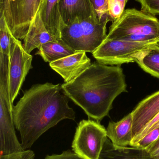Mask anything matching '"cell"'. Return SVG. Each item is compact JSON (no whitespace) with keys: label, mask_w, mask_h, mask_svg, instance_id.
Masks as SVG:
<instances>
[{"label":"cell","mask_w":159,"mask_h":159,"mask_svg":"<svg viewBox=\"0 0 159 159\" xmlns=\"http://www.w3.org/2000/svg\"><path fill=\"white\" fill-rule=\"evenodd\" d=\"M44 0H8L0 9L13 36L24 40Z\"/></svg>","instance_id":"52a82bcc"},{"label":"cell","mask_w":159,"mask_h":159,"mask_svg":"<svg viewBox=\"0 0 159 159\" xmlns=\"http://www.w3.org/2000/svg\"><path fill=\"white\" fill-rule=\"evenodd\" d=\"M119 1L124 7H126V4H127V2H128V0H118Z\"/></svg>","instance_id":"f546056e"},{"label":"cell","mask_w":159,"mask_h":159,"mask_svg":"<svg viewBox=\"0 0 159 159\" xmlns=\"http://www.w3.org/2000/svg\"><path fill=\"white\" fill-rule=\"evenodd\" d=\"M69 101L60 84H35L25 92L13 109L15 127L20 134L24 150L30 148L43 134L62 120H75Z\"/></svg>","instance_id":"6da1fadb"},{"label":"cell","mask_w":159,"mask_h":159,"mask_svg":"<svg viewBox=\"0 0 159 159\" xmlns=\"http://www.w3.org/2000/svg\"><path fill=\"white\" fill-rule=\"evenodd\" d=\"M32 57L27 53L19 40L13 35L11 38L8 70V85L13 103L32 66Z\"/></svg>","instance_id":"ba28073f"},{"label":"cell","mask_w":159,"mask_h":159,"mask_svg":"<svg viewBox=\"0 0 159 159\" xmlns=\"http://www.w3.org/2000/svg\"><path fill=\"white\" fill-rule=\"evenodd\" d=\"M61 39L77 51L93 53L107 37L106 25L96 16L79 20L70 24L60 21Z\"/></svg>","instance_id":"277c9868"},{"label":"cell","mask_w":159,"mask_h":159,"mask_svg":"<svg viewBox=\"0 0 159 159\" xmlns=\"http://www.w3.org/2000/svg\"><path fill=\"white\" fill-rule=\"evenodd\" d=\"M132 127L130 113L117 122H109L106 129L107 137L115 147L130 146L133 138Z\"/></svg>","instance_id":"4fadbf2b"},{"label":"cell","mask_w":159,"mask_h":159,"mask_svg":"<svg viewBox=\"0 0 159 159\" xmlns=\"http://www.w3.org/2000/svg\"><path fill=\"white\" fill-rule=\"evenodd\" d=\"M106 39L159 42V20L142 10L128 8L112 22Z\"/></svg>","instance_id":"3957f363"},{"label":"cell","mask_w":159,"mask_h":159,"mask_svg":"<svg viewBox=\"0 0 159 159\" xmlns=\"http://www.w3.org/2000/svg\"><path fill=\"white\" fill-rule=\"evenodd\" d=\"M159 47V42H138L107 39L92 53L98 62L120 65L136 61L145 51Z\"/></svg>","instance_id":"5b68a950"},{"label":"cell","mask_w":159,"mask_h":159,"mask_svg":"<svg viewBox=\"0 0 159 159\" xmlns=\"http://www.w3.org/2000/svg\"><path fill=\"white\" fill-rule=\"evenodd\" d=\"M127 87L120 65L108 66L98 61L76 79L62 85L69 99L89 118L100 122L109 115L115 98L127 92Z\"/></svg>","instance_id":"7a4b0ae2"},{"label":"cell","mask_w":159,"mask_h":159,"mask_svg":"<svg viewBox=\"0 0 159 159\" xmlns=\"http://www.w3.org/2000/svg\"><path fill=\"white\" fill-rule=\"evenodd\" d=\"M159 137V128L154 129L144 136L140 141L133 146V147L146 149L148 146L156 142Z\"/></svg>","instance_id":"7402d4cb"},{"label":"cell","mask_w":159,"mask_h":159,"mask_svg":"<svg viewBox=\"0 0 159 159\" xmlns=\"http://www.w3.org/2000/svg\"><path fill=\"white\" fill-rule=\"evenodd\" d=\"M44 159H84L79 155L70 150L63 151L61 154L48 155Z\"/></svg>","instance_id":"484cf974"},{"label":"cell","mask_w":159,"mask_h":159,"mask_svg":"<svg viewBox=\"0 0 159 159\" xmlns=\"http://www.w3.org/2000/svg\"><path fill=\"white\" fill-rule=\"evenodd\" d=\"M59 11L61 21L67 25L96 16L90 0H61Z\"/></svg>","instance_id":"7c38bea8"},{"label":"cell","mask_w":159,"mask_h":159,"mask_svg":"<svg viewBox=\"0 0 159 159\" xmlns=\"http://www.w3.org/2000/svg\"><path fill=\"white\" fill-rule=\"evenodd\" d=\"M108 8L109 17L112 22H115L119 19L125 10V7L118 0H109Z\"/></svg>","instance_id":"44dd1931"},{"label":"cell","mask_w":159,"mask_h":159,"mask_svg":"<svg viewBox=\"0 0 159 159\" xmlns=\"http://www.w3.org/2000/svg\"><path fill=\"white\" fill-rule=\"evenodd\" d=\"M38 49L35 55H39L45 62L49 63L78 52L70 47L61 39L43 44Z\"/></svg>","instance_id":"e0dca14e"},{"label":"cell","mask_w":159,"mask_h":159,"mask_svg":"<svg viewBox=\"0 0 159 159\" xmlns=\"http://www.w3.org/2000/svg\"><path fill=\"white\" fill-rule=\"evenodd\" d=\"M91 64L86 52L78 51L51 62L49 66L62 76L65 83H68L78 77Z\"/></svg>","instance_id":"30bf717a"},{"label":"cell","mask_w":159,"mask_h":159,"mask_svg":"<svg viewBox=\"0 0 159 159\" xmlns=\"http://www.w3.org/2000/svg\"><path fill=\"white\" fill-rule=\"evenodd\" d=\"M13 35L7 23L3 14L0 17V53L9 56L11 36Z\"/></svg>","instance_id":"d6986e66"},{"label":"cell","mask_w":159,"mask_h":159,"mask_svg":"<svg viewBox=\"0 0 159 159\" xmlns=\"http://www.w3.org/2000/svg\"><path fill=\"white\" fill-rule=\"evenodd\" d=\"M51 42L57 41L45 26L39 11L33 20L24 39L23 48L27 53L30 54L32 50L38 48L41 45Z\"/></svg>","instance_id":"5bb4252c"},{"label":"cell","mask_w":159,"mask_h":159,"mask_svg":"<svg viewBox=\"0 0 159 159\" xmlns=\"http://www.w3.org/2000/svg\"><path fill=\"white\" fill-rule=\"evenodd\" d=\"M8 0H0V9L2 8Z\"/></svg>","instance_id":"83f0119b"},{"label":"cell","mask_w":159,"mask_h":159,"mask_svg":"<svg viewBox=\"0 0 159 159\" xmlns=\"http://www.w3.org/2000/svg\"><path fill=\"white\" fill-rule=\"evenodd\" d=\"M107 138L106 129L100 122L83 120L76 130L72 151L84 159H99Z\"/></svg>","instance_id":"8992f818"},{"label":"cell","mask_w":159,"mask_h":159,"mask_svg":"<svg viewBox=\"0 0 159 159\" xmlns=\"http://www.w3.org/2000/svg\"><path fill=\"white\" fill-rule=\"evenodd\" d=\"M141 6V10L153 16H159V0H135Z\"/></svg>","instance_id":"603a6c76"},{"label":"cell","mask_w":159,"mask_h":159,"mask_svg":"<svg viewBox=\"0 0 159 159\" xmlns=\"http://www.w3.org/2000/svg\"><path fill=\"white\" fill-rule=\"evenodd\" d=\"M94 9V13L101 23L107 25L111 21L108 13L109 0H90Z\"/></svg>","instance_id":"ffe728a7"},{"label":"cell","mask_w":159,"mask_h":159,"mask_svg":"<svg viewBox=\"0 0 159 159\" xmlns=\"http://www.w3.org/2000/svg\"><path fill=\"white\" fill-rule=\"evenodd\" d=\"M131 113L134 137L159 113V91L141 101Z\"/></svg>","instance_id":"8fae6325"},{"label":"cell","mask_w":159,"mask_h":159,"mask_svg":"<svg viewBox=\"0 0 159 159\" xmlns=\"http://www.w3.org/2000/svg\"><path fill=\"white\" fill-rule=\"evenodd\" d=\"M147 152L154 159H159V137L157 140L146 148Z\"/></svg>","instance_id":"4316f807"},{"label":"cell","mask_w":159,"mask_h":159,"mask_svg":"<svg viewBox=\"0 0 159 159\" xmlns=\"http://www.w3.org/2000/svg\"><path fill=\"white\" fill-rule=\"evenodd\" d=\"M157 128H159V121L158 122H157L156 124L154 125L151 129H149V131H148V133L149 132H150L151 131L153 130L154 129H157ZM147 133V134H148Z\"/></svg>","instance_id":"f1b7e54d"},{"label":"cell","mask_w":159,"mask_h":159,"mask_svg":"<svg viewBox=\"0 0 159 159\" xmlns=\"http://www.w3.org/2000/svg\"><path fill=\"white\" fill-rule=\"evenodd\" d=\"M99 159H154L147 150L133 147H115L107 138Z\"/></svg>","instance_id":"9a60e30c"},{"label":"cell","mask_w":159,"mask_h":159,"mask_svg":"<svg viewBox=\"0 0 159 159\" xmlns=\"http://www.w3.org/2000/svg\"><path fill=\"white\" fill-rule=\"evenodd\" d=\"M60 1L44 0L39 9L40 16L45 26L56 41L61 40V17L59 11Z\"/></svg>","instance_id":"2e32d148"},{"label":"cell","mask_w":159,"mask_h":159,"mask_svg":"<svg viewBox=\"0 0 159 159\" xmlns=\"http://www.w3.org/2000/svg\"><path fill=\"white\" fill-rule=\"evenodd\" d=\"M35 154L30 149L7 155H0V159H34Z\"/></svg>","instance_id":"cb8c5ba5"},{"label":"cell","mask_w":159,"mask_h":159,"mask_svg":"<svg viewBox=\"0 0 159 159\" xmlns=\"http://www.w3.org/2000/svg\"><path fill=\"white\" fill-rule=\"evenodd\" d=\"M135 62L145 71L159 79V47L145 51Z\"/></svg>","instance_id":"ac0fdd59"},{"label":"cell","mask_w":159,"mask_h":159,"mask_svg":"<svg viewBox=\"0 0 159 159\" xmlns=\"http://www.w3.org/2000/svg\"><path fill=\"white\" fill-rule=\"evenodd\" d=\"M159 121V113L149 122L147 123L143 128V129L138 134H136L133 139L131 143L130 146L133 147L134 144L138 143L139 141L141 140L144 136H145L149 131V129L156 124L157 122Z\"/></svg>","instance_id":"d4e9b609"},{"label":"cell","mask_w":159,"mask_h":159,"mask_svg":"<svg viewBox=\"0 0 159 159\" xmlns=\"http://www.w3.org/2000/svg\"><path fill=\"white\" fill-rule=\"evenodd\" d=\"M13 103L8 90L0 87V155L21 152L23 149L16 132L13 116Z\"/></svg>","instance_id":"9c48e42d"}]
</instances>
